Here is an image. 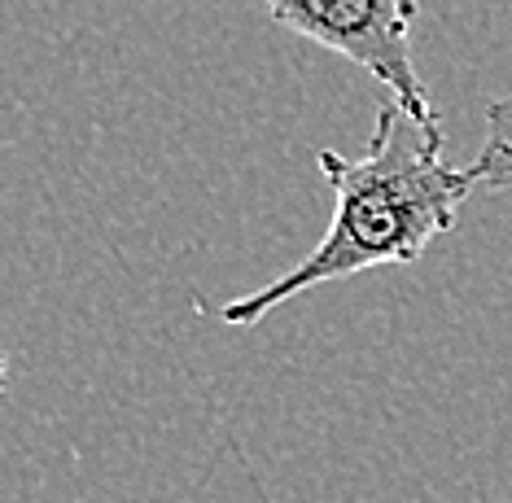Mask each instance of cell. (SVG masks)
Masks as SVG:
<instances>
[{
    "label": "cell",
    "instance_id": "3957f363",
    "mask_svg": "<svg viewBox=\"0 0 512 503\" xmlns=\"http://www.w3.org/2000/svg\"><path fill=\"white\" fill-rule=\"evenodd\" d=\"M469 184L486 193H512V92L486 105V136L469 162Z\"/></svg>",
    "mask_w": 512,
    "mask_h": 503
},
{
    "label": "cell",
    "instance_id": "6da1fadb",
    "mask_svg": "<svg viewBox=\"0 0 512 503\" xmlns=\"http://www.w3.org/2000/svg\"><path fill=\"white\" fill-rule=\"evenodd\" d=\"M442 149L447 136L438 114H412L399 101H381L364 154H320V171L333 189V219L316 250L272 285L224 302L219 320L250 329L267 311L316 285L351 280L372 267L416 263L429 241L456 228L464 197L473 193L469 171L451 167Z\"/></svg>",
    "mask_w": 512,
    "mask_h": 503
},
{
    "label": "cell",
    "instance_id": "7a4b0ae2",
    "mask_svg": "<svg viewBox=\"0 0 512 503\" xmlns=\"http://www.w3.org/2000/svg\"><path fill=\"white\" fill-rule=\"evenodd\" d=\"M285 31L364 66L390 101L412 114H434L429 92L412 62L416 0H263Z\"/></svg>",
    "mask_w": 512,
    "mask_h": 503
}]
</instances>
